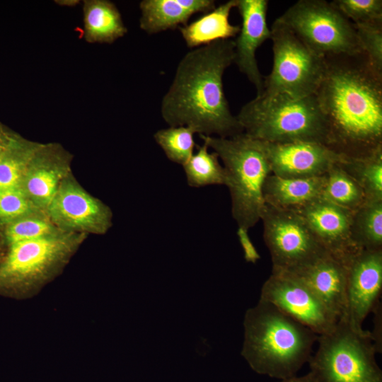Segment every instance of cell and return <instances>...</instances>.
Instances as JSON below:
<instances>
[{"instance_id": "4fadbf2b", "label": "cell", "mask_w": 382, "mask_h": 382, "mask_svg": "<svg viewBox=\"0 0 382 382\" xmlns=\"http://www.w3.org/2000/svg\"><path fill=\"white\" fill-rule=\"evenodd\" d=\"M295 211L304 220L320 245L330 255L348 265L359 250L352 238L353 212L323 197Z\"/></svg>"}, {"instance_id": "ac0fdd59", "label": "cell", "mask_w": 382, "mask_h": 382, "mask_svg": "<svg viewBox=\"0 0 382 382\" xmlns=\"http://www.w3.org/2000/svg\"><path fill=\"white\" fill-rule=\"evenodd\" d=\"M288 272L314 292L338 320L345 318L347 265L327 253L306 265Z\"/></svg>"}, {"instance_id": "ffe728a7", "label": "cell", "mask_w": 382, "mask_h": 382, "mask_svg": "<svg viewBox=\"0 0 382 382\" xmlns=\"http://www.w3.org/2000/svg\"><path fill=\"white\" fill-rule=\"evenodd\" d=\"M284 178L270 174L265 180V203L272 207L294 210L321 197L325 175Z\"/></svg>"}, {"instance_id": "52a82bcc", "label": "cell", "mask_w": 382, "mask_h": 382, "mask_svg": "<svg viewBox=\"0 0 382 382\" xmlns=\"http://www.w3.org/2000/svg\"><path fill=\"white\" fill-rule=\"evenodd\" d=\"M86 236L61 231L9 245L0 265V286L30 292L37 289L64 267Z\"/></svg>"}, {"instance_id": "7a4b0ae2", "label": "cell", "mask_w": 382, "mask_h": 382, "mask_svg": "<svg viewBox=\"0 0 382 382\" xmlns=\"http://www.w3.org/2000/svg\"><path fill=\"white\" fill-rule=\"evenodd\" d=\"M235 42L221 40L192 49L180 59L161 103L169 127L187 126L198 134L231 137L243 129L229 109L223 86L234 63Z\"/></svg>"}, {"instance_id": "8d00e7d4", "label": "cell", "mask_w": 382, "mask_h": 382, "mask_svg": "<svg viewBox=\"0 0 382 382\" xmlns=\"http://www.w3.org/2000/svg\"><path fill=\"white\" fill-rule=\"evenodd\" d=\"M59 2H62L63 3L64 2V5H69V6H71L72 5V2H75L76 1H59Z\"/></svg>"}, {"instance_id": "2e32d148", "label": "cell", "mask_w": 382, "mask_h": 382, "mask_svg": "<svg viewBox=\"0 0 382 382\" xmlns=\"http://www.w3.org/2000/svg\"><path fill=\"white\" fill-rule=\"evenodd\" d=\"M72 156L57 143H42L20 187L40 210H46L62 181L71 174Z\"/></svg>"}, {"instance_id": "8992f818", "label": "cell", "mask_w": 382, "mask_h": 382, "mask_svg": "<svg viewBox=\"0 0 382 382\" xmlns=\"http://www.w3.org/2000/svg\"><path fill=\"white\" fill-rule=\"evenodd\" d=\"M308 361L317 382H382L370 331L353 328L344 318L330 332L318 335Z\"/></svg>"}, {"instance_id": "d4e9b609", "label": "cell", "mask_w": 382, "mask_h": 382, "mask_svg": "<svg viewBox=\"0 0 382 382\" xmlns=\"http://www.w3.org/2000/svg\"><path fill=\"white\" fill-rule=\"evenodd\" d=\"M42 143L18 134L0 159V190L18 187L33 157Z\"/></svg>"}, {"instance_id": "836d02e7", "label": "cell", "mask_w": 382, "mask_h": 382, "mask_svg": "<svg viewBox=\"0 0 382 382\" xmlns=\"http://www.w3.org/2000/svg\"><path fill=\"white\" fill-rule=\"evenodd\" d=\"M372 313L374 314V328L370 331L371 338L377 353L382 350V310L381 302L376 306Z\"/></svg>"}, {"instance_id": "4dcf8cb0", "label": "cell", "mask_w": 382, "mask_h": 382, "mask_svg": "<svg viewBox=\"0 0 382 382\" xmlns=\"http://www.w3.org/2000/svg\"><path fill=\"white\" fill-rule=\"evenodd\" d=\"M44 212L18 187L0 190V221L6 224L31 214Z\"/></svg>"}, {"instance_id": "d6986e66", "label": "cell", "mask_w": 382, "mask_h": 382, "mask_svg": "<svg viewBox=\"0 0 382 382\" xmlns=\"http://www.w3.org/2000/svg\"><path fill=\"white\" fill-rule=\"evenodd\" d=\"M216 7L213 0H143L139 3V27L155 34L187 24L196 13H206Z\"/></svg>"}, {"instance_id": "44dd1931", "label": "cell", "mask_w": 382, "mask_h": 382, "mask_svg": "<svg viewBox=\"0 0 382 382\" xmlns=\"http://www.w3.org/2000/svg\"><path fill=\"white\" fill-rule=\"evenodd\" d=\"M238 0H229L204 13L190 24L179 27L187 46L191 49L237 36L240 25L228 21L230 12L236 7Z\"/></svg>"}, {"instance_id": "8fae6325", "label": "cell", "mask_w": 382, "mask_h": 382, "mask_svg": "<svg viewBox=\"0 0 382 382\" xmlns=\"http://www.w3.org/2000/svg\"><path fill=\"white\" fill-rule=\"evenodd\" d=\"M260 299L318 335L331 332L339 320L314 292L288 272L272 270L262 286Z\"/></svg>"}, {"instance_id": "d6a6232c", "label": "cell", "mask_w": 382, "mask_h": 382, "mask_svg": "<svg viewBox=\"0 0 382 382\" xmlns=\"http://www.w3.org/2000/svg\"><path fill=\"white\" fill-rule=\"evenodd\" d=\"M237 235L243 250L245 260L248 262L255 263L260 259V255L248 236V231L238 228Z\"/></svg>"}, {"instance_id": "f546056e", "label": "cell", "mask_w": 382, "mask_h": 382, "mask_svg": "<svg viewBox=\"0 0 382 382\" xmlns=\"http://www.w3.org/2000/svg\"><path fill=\"white\" fill-rule=\"evenodd\" d=\"M359 44L371 66L382 74V19L354 25Z\"/></svg>"}, {"instance_id": "83f0119b", "label": "cell", "mask_w": 382, "mask_h": 382, "mask_svg": "<svg viewBox=\"0 0 382 382\" xmlns=\"http://www.w3.org/2000/svg\"><path fill=\"white\" fill-rule=\"evenodd\" d=\"M195 134V131L190 127H169L158 130L154 138L170 161L183 166L193 155L197 146Z\"/></svg>"}, {"instance_id": "9a60e30c", "label": "cell", "mask_w": 382, "mask_h": 382, "mask_svg": "<svg viewBox=\"0 0 382 382\" xmlns=\"http://www.w3.org/2000/svg\"><path fill=\"white\" fill-rule=\"evenodd\" d=\"M261 141L271 173L284 178L321 176L345 157L316 142Z\"/></svg>"}, {"instance_id": "f1b7e54d", "label": "cell", "mask_w": 382, "mask_h": 382, "mask_svg": "<svg viewBox=\"0 0 382 382\" xmlns=\"http://www.w3.org/2000/svg\"><path fill=\"white\" fill-rule=\"evenodd\" d=\"M61 231L45 212L24 216L7 224L5 236L9 245L56 234Z\"/></svg>"}, {"instance_id": "9c48e42d", "label": "cell", "mask_w": 382, "mask_h": 382, "mask_svg": "<svg viewBox=\"0 0 382 382\" xmlns=\"http://www.w3.org/2000/svg\"><path fill=\"white\" fill-rule=\"evenodd\" d=\"M270 32L273 65L270 74L264 78L261 93L292 98L315 95L323 76L325 59L308 49L277 19Z\"/></svg>"}, {"instance_id": "4316f807", "label": "cell", "mask_w": 382, "mask_h": 382, "mask_svg": "<svg viewBox=\"0 0 382 382\" xmlns=\"http://www.w3.org/2000/svg\"><path fill=\"white\" fill-rule=\"evenodd\" d=\"M197 153L183 165L187 184L192 187H201L212 185H224L226 173L219 162L218 155L209 152L205 143L197 145Z\"/></svg>"}, {"instance_id": "e575fe53", "label": "cell", "mask_w": 382, "mask_h": 382, "mask_svg": "<svg viewBox=\"0 0 382 382\" xmlns=\"http://www.w3.org/2000/svg\"><path fill=\"white\" fill-rule=\"evenodd\" d=\"M18 134L10 131L0 122V159L10 147Z\"/></svg>"}, {"instance_id": "484cf974", "label": "cell", "mask_w": 382, "mask_h": 382, "mask_svg": "<svg viewBox=\"0 0 382 382\" xmlns=\"http://www.w3.org/2000/svg\"><path fill=\"white\" fill-rule=\"evenodd\" d=\"M325 175L321 197L352 212L358 209L366 202L363 189L339 163L334 164Z\"/></svg>"}, {"instance_id": "cb8c5ba5", "label": "cell", "mask_w": 382, "mask_h": 382, "mask_svg": "<svg viewBox=\"0 0 382 382\" xmlns=\"http://www.w3.org/2000/svg\"><path fill=\"white\" fill-rule=\"evenodd\" d=\"M339 165L363 189L366 202L382 201V148L363 157H345Z\"/></svg>"}, {"instance_id": "7402d4cb", "label": "cell", "mask_w": 382, "mask_h": 382, "mask_svg": "<svg viewBox=\"0 0 382 382\" xmlns=\"http://www.w3.org/2000/svg\"><path fill=\"white\" fill-rule=\"evenodd\" d=\"M84 39L88 43H112L127 33L120 12L108 0L83 4Z\"/></svg>"}, {"instance_id": "d590c367", "label": "cell", "mask_w": 382, "mask_h": 382, "mask_svg": "<svg viewBox=\"0 0 382 382\" xmlns=\"http://www.w3.org/2000/svg\"><path fill=\"white\" fill-rule=\"evenodd\" d=\"M279 382H317L312 375L308 372L306 375L302 376H294L293 377L281 380Z\"/></svg>"}, {"instance_id": "1f68e13d", "label": "cell", "mask_w": 382, "mask_h": 382, "mask_svg": "<svg viewBox=\"0 0 382 382\" xmlns=\"http://www.w3.org/2000/svg\"><path fill=\"white\" fill-rule=\"evenodd\" d=\"M331 3L354 25L382 19L381 0H335Z\"/></svg>"}, {"instance_id": "3957f363", "label": "cell", "mask_w": 382, "mask_h": 382, "mask_svg": "<svg viewBox=\"0 0 382 382\" xmlns=\"http://www.w3.org/2000/svg\"><path fill=\"white\" fill-rule=\"evenodd\" d=\"M241 355L259 374L284 380L296 376L312 356L318 335L260 299L248 309Z\"/></svg>"}, {"instance_id": "6da1fadb", "label": "cell", "mask_w": 382, "mask_h": 382, "mask_svg": "<svg viewBox=\"0 0 382 382\" xmlns=\"http://www.w3.org/2000/svg\"><path fill=\"white\" fill-rule=\"evenodd\" d=\"M315 93L328 126V146L347 158L382 148V74L363 53L328 57Z\"/></svg>"}, {"instance_id": "7c38bea8", "label": "cell", "mask_w": 382, "mask_h": 382, "mask_svg": "<svg viewBox=\"0 0 382 382\" xmlns=\"http://www.w3.org/2000/svg\"><path fill=\"white\" fill-rule=\"evenodd\" d=\"M46 214L61 231L102 235L112 225L110 208L88 193L72 174L61 183Z\"/></svg>"}, {"instance_id": "603a6c76", "label": "cell", "mask_w": 382, "mask_h": 382, "mask_svg": "<svg viewBox=\"0 0 382 382\" xmlns=\"http://www.w3.org/2000/svg\"><path fill=\"white\" fill-rule=\"evenodd\" d=\"M351 233L358 250H382V201L365 202L353 212Z\"/></svg>"}, {"instance_id": "e0dca14e", "label": "cell", "mask_w": 382, "mask_h": 382, "mask_svg": "<svg viewBox=\"0 0 382 382\" xmlns=\"http://www.w3.org/2000/svg\"><path fill=\"white\" fill-rule=\"evenodd\" d=\"M236 8L242 23L235 42L234 63L255 86L257 95L263 91L264 77L261 74L255 54L257 48L270 39L267 23V0H238Z\"/></svg>"}, {"instance_id": "5b68a950", "label": "cell", "mask_w": 382, "mask_h": 382, "mask_svg": "<svg viewBox=\"0 0 382 382\" xmlns=\"http://www.w3.org/2000/svg\"><path fill=\"white\" fill-rule=\"evenodd\" d=\"M199 137L222 161L232 216L238 228L248 231L261 218L265 205L263 185L271 174L261 141L244 132L231 137Z\"/></svg>"}, {"instance_id": "ba28073f", "label": "cell", "mask_w": 382, "mask_h": 382, "mask_svg": "<svg viewBox=\"0 0 382 382\" xmlns=\"http://www.w3.org/2000/svg\"><path fill=\"white\" fill-rule=\"evenodd\" d=\"M277 20L323 58L362 52L354 25L331 2L299 0Z\"/></svg>"}, {"instance_id": "5bb4252c", "label": "cell", "mask_w": 382, "mask_h": 382, "mask_svg": "<svg viewBox=\"0 0 382 382\" xmlns=\"http://www.w3.org/2000/svg\"><path fill=\"white\" fill-rule=\"evenodd\" d=\"M382 250H361L347 265L345 319L354 329L362 330L366 318L381 302Z\"/></svg>"}, {"instance_id": "277c9868", "label": "cell", "mask_w": 382, "mask_h": 382, "mask_svg": "<svg viewBox=\"0 0 382 382\" xmlns=\"http://www.w3.org/2000/svg\"><path fill=\"white\" fill-rule=\"evenodd\" d=\"M236 118L243 132L259 141L328 144V123L315 95L258 94L241 108Z\"/></svg>"}, {"instance_id": "30bf717a", "label": "cell", "mask_w": 382, "mask_h": 382, "mask_svg": "<svg viewBox=\"0 0 382 382\" xmlns=\"http://www.w3.org/2000/svg\"><path fill=\"white\" fill-rule=\"evenodd\" d=\"M260 219L272 270L294 271L327 253L295 211L265 204Z\"/></svg>"}]
</instances>
